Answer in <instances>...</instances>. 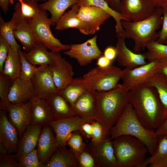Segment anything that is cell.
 Segmentation results:
<instances>
[{
    "instance_id": "obj_1",
    "label": "cell",
    "mask_w": 167,
    "mask_h": 167,
    "mask_svg": "<svg viewBox=\"0 0 167 167\" xmlns=\"http://www.w3.org/2000/svg\"><path fill=\"white\" fill-rule=\"evenodd\" d=\"M128 99L146 128L156 131L165 120L167 111L153 87L146 83L137 86L128 91Z\"/></svg>"
},
{
    "instance_id": "obj_2",
    "label": "cell",
    "mask_w": 167,
    "mask_h": 167,
    "mask_svg": "<svg viewBox=\"0 0 167 167\" xmlns=\"http://www.w3.org/2000/svg\"><path fill=\"white\" fill-rule=\"evenodd\" d=\"M128 91L122 84L106 91L94 92L95 121L102 126L107 135L119 119L129 103Z\"/></svg>"
},
{
    "instance_id": "obj_3",
    "label": "cell",
    "mask_w": 167,
    "mask_h": 167,
    "mask_svg": "<svg viewBox=\"0 0 167 167\" xmlns=\"http://www.w3.org/2000/svg\"><path fill=\"white\" fill-rule=\"evenodd\" d=\"M122 135L135 137L141 141L151 155L155 152L158 136L156 131L145 127L138 118L131 105L128 103L122 114L111 128L109 136L111 139Z\"/></svg>"
},
{
    "instance_id": "obj_4",
    "label": "cell",
    "mask_w": 167,
    "mask_h": 167,
    "mask_svg": "<svg viewBox=\"0 0 167 167\" xmlns=\"http://www.w3.org/2000/svg\"><path fill=\"white\" fill-rule=\"evenodd\" d=\"M162 8L156 7L152 14L145 19L135 22L122 20L123 30L116 37L131 39L134 41L133 51L140 53L149 42L156 41V31L162 25Z\"/></svg>"
},
{
    "instance_id": "obj_5",
    "label": "cell",
    "mask_w": 167,
    "mask_h": 167,
    "mask_svg": "<svg viewBox=\"0 0 167 167\" xmlns=\"http://www.w3.org/2000/svg\"><path fill=\"white\" fill-rule=\"evenodd\" d=\"M118 167H141L145 159L147 148L133 136L122 135L112 139Z\"/></svg>"
},
{
    "instance_id": "obj_6",
    "label": "cell",
    "mask_w": 167,
    "mask_h": 167,
    "mask_svg": "<svg viewBox=\"0 0 167 167\" xmlns=\"http://www.w3.org/2000/svg\"><path fill=\"white\" fill-rule=\"evenodd\" d=\"M122 71L120 68L114 66L104 68L97 66L84 75L83 80L88 91H106L118 85L122 79Z\"/></svg>"
},
{
    "instance_id": "obj_7",
    "label": "cell",
    "mask_w": 167,
    "mask_h": 167,
    "mask_svg": "<svg viewBox=\"0 0 167 167\" xmlns=\"http://www.w3.org/2000/svg\"><path fill=\"white\" fill-rule=\"evenodd\" d=\"M29 22L36 40L51 51L59 52L70 49V45L62 44L53 34L50 29L52 22L48 17L46 11L41 9L37 15Z\"/></svg>"
},
{
    "instance_id": "obj_8",
    "label": "cell",
    "mask_w": 167,
    "mask_h": 167,
    "mask_svg": "<svg viewBox=\"0 0 167 167\" xmlns=\"http://www.w3.org/2000/svg\"><path fill=\"white\" fill-rule=\"evenodd\" d=\"M156 7L152 0H121L119 13L122 20L135 22L150 17Z\"/></svg>"
},
{
    "instance_id": "obj_9",
    "label": "cell",
    "mask_w": 167,
    "mask_h": 167,
    "mask_svg": "<svg viewBox=\"0 0 167 167\" xmlns=\"http://www.w3.org/2000/svg\"><path fill=\"white\" fill-rule=\"evenodd\" d=\"M86 147L95 160L96 167H118L117 160L109 135L98 142L92 141Z\"/></svg>"
},
{
    "instance_id": "obj_10",
    "label": "cell",
    "mask_w": 167,
    "mask_h": 167,
    "mask_svg": "<svg viewBox=\"0 0 167 167\" xmlns=\"http://www.w3.org/2000/svg\"><path fill=\"white\" fill-rule=\"evenodd\" d=\"M97 39L96 35L82 43L72 44L70 49L63 53L76 59L80 66H86L102 55L103 53L97 45Z\"/></svg>"
},
{
    "instance_id": "obj_11",
    "label": "cell",
    "mask_w": 167,
    "mask_h": 167,
    "mask_svg": "<svg viewBox=\"0 0 167 167\" xmlns=\"http://www.w3.org/2000/svg\"><path fill=\"white\" fill-rule=\"evenodd\" d=\"M159 66V61H154L132 69L125 68L122 71V84L129 91L137 86L145 83L158 72Z\"/></svg>"
},
{
    "instance_id": "obj_12",
    "label": "cell",
    "mask_w": 167,
    "mask_h": 167,
    "mask_svg": "<svg viewBox=\"0 0 167 167\" xmlns=\"http://www.w3.org/2000/svg\"><path fill=\"white\" fill-rule=\"evenodd\" d=\"M88 122H91L75 116L52 121L49 125L54 131L58 147H66L67 141L72 133L79 131L82 125Z\"/></svg>"
},
{
    "instance_id": "obj_13",
    "label": "cell",
    "mask_w": 167,
    "mask_h": 167,
    "mask_svg": "<svg viewBox=\"0 0 167 167\" xmlns=\"http://www.w3.org/2000/svg\"><path fill=\"white\" fill-rule=\"evenodd\" d=\"M52 52L54 61L49 66L55 84L59 91L64 88L72 80L74 72L71 63L65 58L62 57L59 52Z\"/></svg>"
},
{
    "instance_id": "obj_14",
    "label": "cell",
    "mask_w": 167,
    "mask_h": 167,
    "mask_svg": "<svg viewBox=\"0 0 167 167\" xmlns=\"http://www.w3.org/2000/svg\"><path fill=\"white\" fill-rule=\"evenodd\" d=\"M36 147L39 160L44 167L58 147L54 131L49 125L42 127Z\"/></svg>"
},
{
    "instance_id": "obj_15",
    "label": "cell",
    "mask_w": 167,
    "mask_h": 167,
    "mask_svg": "<svg viewBox=\"0 0 167 167\" xmlns=\"http://www.w3.org/2000/svg\"><path fill=\"white\" fill-rule=\"evenodd\" d=\"M19 137L18 131L8 119L6 111L0 110V145L8 153H16Z\"/></svg>"
},
{
    "instance_id": "obj_16",
    "label": "cell",
    "mask_w": 167,
    "mask_h": 167,
    "mask_svg": "<svg viewBox=\"0 0 167 167\" xmlns=\"http://www.w3.org/2000/svg\"><path fill=\"white\" fill-rule=\"evenodd\" d=\"M31 101L23 104H10L7 109L8 119L16 129L19 138L31 124Z\"/></svg>"
},
{
    "instance_id": "obj_17",
    "label": "cell",
    "mask_w": 167,
    "mask_h": 167,
    "mask_svg": "<svg viewBox=\"0 0 167 167\" xmlns=\"http://www.w3.org/2000/svg\"><path fill=\"white\" fill-rule=\"evenodd\" d=\"M10 20L13 26L15 39L20 42L25 52L29 51L38 41L34 34L29 21L14 13Z\"/></svg>"
},
{
    "instance_id": "obj_18",
    "label": "cell",
    "mask_w": 167,
    "mask_h": 167,
    "mask_svg": "<svg viewBox=\"0 0 167 167\" xmlns=\"http://www.w3.org/2000/svg\"><path fill=\"white\" fill-rule=\"evenodd\" d=\"M78 16L88 26L90 35L99 31L101 26L111 17L103 10L94 6H80Z\"/></svg>"
},
{
    "instance_id": "obj_19",
    "label": "cell",
    "mask_w": 167,
    "mask_h": 167,
    "mask_svg": "<svg viewBox=\"0 0 167 167\" xmlns=\"http://www.w3.org/2000/svg\"><path fill=\"white\" fill-rule=\"evenodd\" d=\"M35 97L45 99L50 94L58 92L49 66H42L31 79Z\"/></svg>"
},
{
    "instance_id": "obj_20",
    "label": "cell",
    "mask_w": 167,
    "mask_h": 167,
    "mask_svg": "<svg viewBox=\"0 0 167 167\" xmlns=\"http://www.w3.org/2000/svg\"><path fill=\"white\" fill-rule=\"evenodd\" d=\"M115 47L117 52V60L118 64L128 69H132L143 65L147 62L144 54L136 53L126 46L125 38L117 37Z\"/></svg>"
},
{
    "instance_id": "obj_21",
    "label": "cell",
    "mask_w": 167,
    "mask_h": 167,
    "mask_svg": "<svg viewBox=\"0 0 167 167\" xmlns=\"http://www.w3.org/2000/svg\"><path fill=\"white\" fill-rule=\"evenodd\" d=\"M35 97V89L31 80H25L19 78L13 81L8 96L11 104L25 103Z\"/></svg>"
},
{
    "instance_id": "obj_22",
    "label": "cell",
    "mask_w": 167,
    "mask_h": 167,
    "mask_svg": "<svg viewBox=\"0 0 167 167\" xmlns=\"http://www.w3.org/2000/svg\"><path fill=\"white\" fill-rule=\"evenodd\" d=\"M71 106L75 116L91 122L95 121L94 92L87 91L81 96Z\"/></svg>"
},
{
    "instance_id": "obj_23",
    "label": "cell",
    "mask_w": 167,
    "mask_h": 167,
    "mask_svg": "<svg viewBox=\"0 0 167 167\" xmlns=\"http://www.w3.org/2000/svg\"><path fill=\"white\" fill-rule=\"evenodd\" d=\"M42 127L30 125L20 138L15 153L19 162L26 155L36 148Z\"/></svg>"
},
{
    "instance_id": "obj_24",
    "label": "cell",
    "mask_w": 167,
    "mask_h": 167,
    "mask_svg": "<svg viewBox=\"0 0 167 167\" xmlns=\"http://www.w3.org/2000/svg\"><path fill=\"white\" fill-rule=\"evenodd\" d=\"M45 99L48 104L53 121L75 116L71 106L58 92L50 94Z\"/></svg>"
},
{
    "instance_id": "obj_25",
    "label": "cell",
    "mask_w": 167,
    "mask_h": 167,
    "mask_svg": "<svg viewBox=\"0 0 167 167\" xmlns=\"http://www.w3.org/2000/svg\"><path fill=\"white\" fill-rule=\"evenodd\" d=\"M79 7L77 4L73 5L71 9L65 13L58 21L55 25V29L63 30L75 28L84 34L90 35L88 26L78 16Z\"/></svg>"
},
{
    "instance_id": "obj_26",
    "label": "cell",
    "mask_w": 167,
    "mask_h": 167,
    "mask_svg": "<svg viewBox=\"0 0 167 167\" xmlns=\"http://www.w3.org/2000/svg\"><path fill=\"white\" fill-rule=\"evenodd\" d=\"M31 101L30 125L43 127L53 121L48 104L45 99L35 97Z\"/></svg>"
},
{
    "instance_id": "obj_27",
    "label": "cell",
    "mask_w": 167,
    "mask_h": 167,
    "mask_svg": "<svg viewBox=\"0 0 167 167\" xmlns=\"http://www.w3.org/2000/svg\"><path fill=\"white\" fill-rule=\"evenodd\" d=\"M41 43L38 41L33 48L28 52H22L25 58L30 63L36 66H46L52 64L54 58L52 51Z\"/></svg>"
},
{
    "instance_id": "obj_28",
    "label": "cell",
    "mask_w": 167,
    "mask_h": 167,
    "mask_svg": "<svg viewBox=\"0 0 167 167\" xmlns=\"http://www.w3.org/2000/svg\"><path fill=\"white\" fill-rule=\"evenodd\" d=\"M44 167H78L77 158L71 150L58 147Z\"/></svg>"
},
{
    "instance_id": "obj_29",
    "label": "cell",
    "mask_w": 167,
    "mask_h": 167,
    "mask_svg": "<svg viewBox=\"0 0 167 167\" xmlns=\"http://www.w3.org/2000/svg\"><path fill=\"white\" fill-rule=\"evenodd\" d=\"M78 0H48L40 4L41 9L49 11L51 14L52 25H55L58 21L69 7L77 4Z\"/></svg>"
},
{
    "instance_id": "obj_30",
    "label": "cell",
    "mask_w": 167,
    "mask_h": 167,
    "mask_svg": "<svg viewBox=\"0 0 167 167\" xmlns=\"http://www.w3.org/2000/svg\"><path fill=\"white\" fill-rule=\"evenodd\" d=\"M154 153L146 158L141 167H167V135H159Z\"/></svg>"
},
{
    "instance_id": "obj_31",
    "label": "cell",
    "mask_w": 167,
    "mask_h": 167,
    "mask_svg": "<svg viewBox=\"0 0 167 167\" xmlns=\"http://www.w3.org/2000/svg\"><path fill=\"white\" fill-rule=\"evenodd\" d=\"M87 90L82 78H73L66 87L58 91L59 93L72 105Z\"/></svg>"
},
{
    "instance_id": "obj_32",
    "label": "cell",
    "mask_w": 167,
    "mask_h": 167,
    "mask_svg": "<svg viewBox=\"0 0 167 167\" xmlns=\"http://www.w3.org/2000/svg\"><path fill=\"white\" fill-rule=\"evenodd\" d=\"M21 66L18 51L15 50L11 46L4 64L2 73L13 81L19 78Z\"/></svg>"
},
{
    "instance_id": "obj_33",
    "label": "cell",
    "mask_w": 167,
    "mask_h": 167,
    "mask_svg": "<svg viewBox=\"0 0 167 167\" xmlns=\"http://www.w3.org/2000/svg\"><path fill=\"white\" fill-rule=\"evenodd\" d=\"M36 0H23L15 5V13L29 21L36 17L41 10Z\"/></svg>"
},
{
    "instance_id": "obj_34",
    "label": "cell",
    "mask_w": 167,
    "mask_h": 167,
    "mask_svg": "<svg viewBox=\"0 0 167 167\" xmlns=\"http://www.w3.org/2000/svg\"><path fill=\"white\" fill-rule=\"evenodd\" d=\"M80 6H94L104 10L108 13L114 20L116 33L122 31L123 29L121 24L122 18L120 13L112 9L105 0H78L77 3Z\"/></svg>"
},
{
    "instance_id": "obj_35",
    "label": "cell",
    "mask_w": 167,
    "mask_h": 167,
    "mask_svg": "<svg viewBox=\"0 0 167 167\" xmlns=\"http://www.w3.org/2000/svg\"><path fill=\"white\" fill-rule=\"evenodd\" d=\"M146 83L156 89L160 100L167 111V77L157 72Z\"/></svg>"
},
{
    "instance_id": "obj_36",
    "label": "cell",
    "mask_w": 167,
    "mask_h": 167,
    "mask_svg": "<svg viewBox=\"0 0 167 167\" xmlns=\"http://www.w3.org/2000/svg\"><path fill=\"white\" fill-rule=\"evenodd\" d=\"M146 48L147 51L144 54L148 62L159 61L167 58V45L156 41L149 42Z\"/></svg>"
},
{
    "instance_id": "obj_37",
    "label": "cell",
    "mask_w": 167,
    "mask_h": 167,
    "mask_svg": "<svg viewBox=\"0 0 167 167\" xmlns=\"http://www.w3.org/2000/svg\"><path fill=\"white\" fill-rule=\"evenodd\" d=\"M13 81L8 77L0 73V110L6 112L11 104L8 99V96Z\"/></svg>"
},
{
    "instance_id": "obj_38",
    "label": "cell",
    "mask_w": 167,
    "mask_h": 167,
    "mask_svg": "<svg viewBox=\"0 0 167 167\" xmlns=\"http://www.w3.org/2000/svg\"><path fill=\"white\" fill-rule=\"evenodd\" d=\"M0 35L3 37L15 50L19 51L21 47L16 41L13 32V28L11 21L5 22L0 16Z\"/></svg>"
},
{
    "instance_id": "obj_39",
    "label": "cell",
    "mask_w": 167,
    "mask_h": 167,
    "mask_svg": "<svg viewBox=\"0 0 167 167\" xmlns=\"http://www.w3.org/2000/svg\"><path fill=\"white\" fill-rule=\"evenodd\" d=\"M18 52L21 64L19 78L25 80H31L36 73L41 69L42 66L36 67V66L30 63L25 58L21 50Z\"/></svg>"
},
{
    "instance_id": "obj_40",
    "label": "cell",
    "mask_w": 167,
    "mask_h": 167,
    "mask_svg": "<svg viewBox=\"0 0 167 167\" xmlns=\"http://www.w3.org/2000/svg\"><path fill=\"white\" fill-rule=\"evenodd\" d=\"M70 149L74 154L76 157L85 147L86 144L83 141L82 136L79 131L73 132L67 143Z\"/></svg>"
},
{
    "instance_id": "obj_41",
    "label": "cell",
    "mask_w": 167,
    "mask_h": 167,
    "mask_svg": "<svg viewBox=\"0 0 167 167\" xmlns=\"http://www.w3.org/2000/svg\"><path fill=\"white\" fill-rule=\"evenodd\" d=\"M0 167H19L15 154L8 153L0 145Z\"/></svg>"
},
{
    "instance_id": "obj_42",
    "label": "cell",
    "mask_w": 167,
    "mask_h": 167,
    "mask_svg": "<svg viewBox=\"0 0 167 167\" xmlns=\"http://www.w3.org/2000/svg\"><path fill=\"white\" fill-rule=\"evenodd\" d=\"M19 163V167H44L39 160L36 148L26 155Z\"/></svg>"
},
{
    "instance_id": "obj_43",
    "label": "cell",
    "mask_w": 167,
    "mask_h": 167,
    "mask_svg": "<svg viewBox=\"0 0 167 167\" xmlns=\"http://www.w3.org/2000/svg\"><path fill=\"white\" fill-rule=\"evenodd\" d=\"M76 158L78 167H96L93 157L86 146Z\"/></svg>"
},
{
    "instance_id": "obj_44",
    "label": "cell",
    "mask_w": 167,
    "mask_h": 167,
    "mask_svg": "<svg viewBox=\"0 0 167 167\" xmlns=\"http://www.w3.org/2000/svg\"><path fill=\"white\" fill-rule=\"evenodd\" d=\"M162 8L163 21L161 29L156 33L157 39L158 42L162 44H166L167 42V7Z\"/></svg>"
},
{
    "instance_id": "obj_45",
    "label": "cell",
    "mask_w": 167,
    "mask_h": 167,
    "mask_svg": "<svg viewBox=\"0 0 167 167\" xmlns=\"http://www.w3.org/2000/svg\"><path fill=\"white\" fill-rule=\"evenodd\" d=\"M10 47L11 45L8 41L0 35V73H3L4 64Z\"/></svg>"
},
{
    "instance_id": "obj_46",
    "label": "cell",
    "mask_w": 167,
    "mask_h": 167,
    "mask_svg": "<svg viewBox=\"0 0 167 167\" xmlns=\"http://www.w3.org/2000/svg\"><path fill=\"white\" fill-rule=\"evenodd\" d=\"M92 128V137L91 141L94 142H99L108 136L105 133L103 127L97 121H94L91 122Z\"/></svg>"
},
{
    "instance_id": "obj_47",
    "label": "cell",
    "mask_w": 167,
    "mask_h": 167,
    "mask_svg": "<svg viewBox=\"0 0 167 167\" xmlns=\"http://www.w3.org/2000/svg\"><path fill=\"white\" fill-rule=\"evenodd\" d=\"M82 136L88 139H91L92 137V128L91 122L84 123L79 130Z\"/></svg>"
},
{
    "instance_id": "obj_48",
    "label": "cell",
    "mask_w": 167,
    "mask_h": 167,
    "mask_svg": "<svg viewBox=\"0 0 167 167\" xmlns=\"http://www.w3.org/2000/svg\"><path fill=\"white\" fill-rule=\"evenodd\" d=\"M103 55L110 60L113 61L117 57V52L116 48L112 46H109L105 49Z\"/></svg>"
},
{
    "instance_id": "obj_49",
    "label": "cell",
    "mask_w": 167,
    "mask_h": 167,
    "mask_svg": "<svg viewBox=\"0 0 167 167\" xmlns=\"http://www.w3.org/2000/svg\"><path fill=\"white\" fill-rule=\"evenodd\" d=\"M112 61L104 56L102 55L97 59L96 65L100 67L106 68L110 66Z\"/></svg>"
},
{
    "instance_id": "obj_50",
    "label": "cell",
    "mask_w": 167,
    "mask_h": 167,
    "mask_svg": "<svg viewBox=\"0 0 167 167\" xmlns=\"http://www.w3.org/2000/svg\"><path fill=\"white\" fill-rule=\"evenodd\" d=\"M158 72L167 77V58L159 61Z\"/></svg>"
},
{
    "instance_id": "obj_51",
    "label": "cell",
    "mask_w": 167,
    "mask_h": 167,
    "mask_svg": "<svg viewBox=\"0 0 167 167\" xmlns=\"http://www.w3.org/2000/svg\"><path fill=\"white\" fill-rule=\"evenodd\" d=\"M105 1L112 9L119 12L121 0H105Z\"/></svg>"
},
{
    "instance_id": "obj_52",
    "label": "cell",
    "mask_w": 167,
    "mask_h": 167,
    "mask_svg": "<svg viewBox=\"0 0 167 167\" xmlns=\"http://www.w3.org/2000/svg\"><path fill=\"white\" fill-rule=\"evenodd\" d=\"M155 131L158 135H167V116L162 124Z\"/></svg>"
},
{
    "instance_id": "obj_53",
    "label": "cell",
    "mask_w": 167,
    "mask_h": 167,
    "mask_svg": "<svg viewBox=\"0 0 167 167\" xmlns=\"http://www.w3.org/2000/svg\"><path fill=\"white\" fill-rule=\"evenodd\" d=\"M10 3L9 0H0V6L4 14L7 13Z\"/></svg>"
},
{
    "instance_id": "obj_54",
    "label": "cell",
    "mask_w": 167,
    "mask_h": 167,
    "mask_svg": "<svg viewBox=\"0 0 167 167\" xmlns=\"http://www.w3.org/2000/svg\"><path fill=\"white\" fill-rule=\"evenodd\" d=\"M156 7L162 8L167 5V0H152Z\"/></svg>"
},
{
    "instance_id": "obj_55",
    "label": "cell",
    "mask_w": 167,
    "mask_h": 167,
    "mask_svg": "<svg viewBox=\"0 0 167 167\" xmlns=\"http://www.w3.org/2000/svg\"><path fill=\"white\" fill-rule=\"evenodd\" d=\"M15 0H9L10 4H11V5L13 4L14 3V2ZM18 0L19 1V2H22L23 1V0Z\"/></svg>"
},
{
    "instance_id": "obj_56",
    "label": "cell",
    "mask_w": 167,
    "mask_h": 167,
    "mask_svg": "<svg viewBox=\"0 0 167 167\" xmlns=\"http://www.w3.org/2000/svg\"><path fill=\"white\" fill-rule=\"evenodd\" d=\"M38 2L39 1H45L46 0H36Z\"/></svg>"
},
{
    "instance_id": "obj_57",
    "label": "cell",
    "mask_w": 167,
    "mask_h": 167,
    "mask_svg": "<svg viewBox=\"0 0 167 167\" xmlns=\"http://www.w3.org/2000/svg\"></svg>"
},
{
    "instance_id": "obj_58",
    "label": "cell",
    "mask_w": 167,
    "mask_h": 167,
    "mask_svg": "<svg viewBox=\"0 0 167 167\" xmlns=\"http://www.w3.org/2000/svg\"><path fill=\"white\" fill-rule=\"evenodd\" d=\"M167 44V43H166V44Z\"/></svg>"
}]
</instances>
